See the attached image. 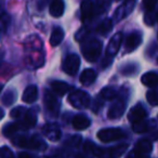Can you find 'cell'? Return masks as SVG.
Wrapping results in <instances>:
<instances>
[{"label":"cell","mask_w":158,"mask_h":158,"mask_svg":"<svg viewBox=\"0 0 158 158\" xmlns=\"http://www.w3.org/2000/svg\"><path fill=\"white\" fill-rule=\"evenodd\" d=\"M14 145H18L20 147L24 148L34 149V151H44L47 149L48 145L44 141V139L40 138L39 135H31V136H25V135H19L14 140H12Z\"/></svg>","instance_id":"6da1fadb"},{"label":"cell","mask_w":158,"mask_h":158,"mask_svg":"<svg viewBox=\"0 0 158 158\" xmlns=\"http://www.w3.org/2000/svg\"><path fill=\"white\" fill-rule=\"evenodd\" d=\"M81 52L87 61L93 63L99 59L102 52V42L98 39L88 40L81 46Z\"/></svg>","instance_id":"7a4b0ae2"},{"label":"cell","mask_w":158,"mask_h":158,"mask_svg":"<svg viewBox=\"0 0 158 158\" xmlns=\"http://www.w3.org/2000/svg\"><path fill=\"white\" fill-rule=\"evenodd\" d=\"M68 103L78 110H85L90 105V95L82 90H75L68 97Z\"/></svg>","instance_id":"3957f363"},{"label":"cell","mask_w":158,"mask_h":158,"mask_svg":"<svg viewBox=\"0 0 158 158\" xmlns=\"http://www.w3.org/2000/svg\"><path fill=\"white\" fill-rule=\"evenodd\" d=\"M125 136V131L120 128H106V129H102L98 132V139L104 143L120 140Z\"/></svg>","instance_id":"277c9868"},{"label":"cell","mask_w":158,"mask_h":158,"mask_svg":"<svg viewBox=\"0 0 158 158\" xmlns=\"http://www.w3.org/2000/svg\"><path fill=\"white\" fill-rule=\"evenodd\" d=\"M79 66H80V59L77 54H68L62 64L64 73L67 75H75L78 72Z\"/></svg>","instance_id":"5b68a950"},{"label":"cell","mask_w":158,"mask_h":158,"mask_svg":"<svg viewBox=\"0 0 158 158\" xmlns=\"http://www.w3.org/2000/svg\"><path fill=\"white\" fill-rule=\"evenodd\" d=\"M135 7V0H126L125 2L117 8V10L114 13V21L115 22H120L121 20L126 19Z\"/></svg>","instance_id":"8992f818"},{"label":"cell","mask_w":158,"mask_h":158,"mask_svg":"<svg viewBox=\"0 0 158 158\" xmlns=\"http://www.w3.org/2000/svg\"><path fill=\"white\" fill-rule=\"evenodd\" d=\"M121 41H123V33H116L110 38L107 48H106V57L113 60V57L117 54V52L120 49Z\"/></svg>","instance_id":"52a82bcc"},{"label":"cell","mask_w":158,"mask_h":158,"mask_svg":"<svg viewBox=\"0 0 158 158\" xmlns=\"http://www.w3.org/2000/svg\"><path fill=\"white\" fill-rule=\"evenodd\" d=\"M44 102L46 104V107L49 110V113L51 115H53L54 117H56L60 112V104L56 98L51 92H49V91H44Z\"/></svg>","instance_id":"ba28073f"},{"label":"cell","mask_w":158,"mask_h":158,"mask_svg":"<svg viewBox=\"0 0 158 158\" xmlns=\"http://www.w3.org/2000/svg\"><path fill=\"white\" fill-rule=\"evenodd\" d=\"M126 110V102L121 99H116L110 108L108 110L107 117L110 119H118L123 115Z\"/></svg>","instance_id":"9c48e42d"},{"label":"cell","mask_w":158,"mask_h":158,"mask_svg":"<svg viewBox=\"0 0 158 158\" xmlns=\"http://www.w3.org/2000/svg\"><path fill=\"white\" fill-rule=\"evenodd\" d=\"M42 133L46 136L48 140L56 142L61 139L62 136V131L55 123H47L42 128Z\"/></svg>","instance_id":"30bf717a"},{"label":"cell","mask_w":158,"mask_h":158,"mask_svg":"<svg viewBox=\"0 0 158 158\" xmlns=\"http://www.w3.org/2000/svg\"><path fill=\"white\" fill-rule=\"evenodd\" d=\"M147 116V113L145 110V108L143 107L141 104H136L135 106L130 110L129 114H128V119L131 121L132 123H136L143 121Z\"/></svg>","instance_id":"8fae6325"},{"label":"cell","mask_w":158,"mask_h":158,"mask_svg":"<svg viewBox=\"0 0 158 158\" xmlns=\"http://www.w3.org/2000/svg\"><path fill=\"white\" fill-rule=\"evenodd\" d=\"M142 42V36L139 33H131L127 37L125 42V52L130 53L139 48V46Z\"/></svg>","instance_id":"7c38bea8"},{"label":"cell","mask_w":158,"mask_h":158,"mask_svg":"<svg viewBox=\"0 0 158 158\" xmlns=\"http://www.w3.org/2000/svg\"><path fill=\"white\" fill-rule=\"evenodd\" d=\"M94 8H93V3L91 0H84L80 7V18H81L82 23H87L91 20L94 12Z\"/></svg>","instance_id":"4fadbf2b"},{"label":"cell","mask_w":158,"mask_h":158,"mask_svg":"<svg viewBox=\"0 0 158 158\" xmlns=\"http://www.w3.org/2000/svg\"><path fill=\"white\" fill-rule=\"evenodd\" d=\"M73 127L76 130H85L90 127L91 120L85 115H76L72 120Z\"/></svg>","instance_id":"5bb4252c"},{"label":"cell","mask_w":158,"mask_h":158,"mask_svg":"<svg viewBox=\"0 0 158 158\" xmlns=\"http://www.w3.org/2000/svg\"><path fill=\"white\" fill-rule=\"evenodd\" d=\"M95 78H97V74H95L94 70L91 69V68H87L80 74L79 81L82 86H90L95 81Z\"/></svg>","instance_id":"9a60e30c"},{"label":"cell","mask_w":158,"mask_h":158,"mask_svg":"<svg viewBox=\"0 0 158 158\" xmlns=\"http://www.w3.org/2000/svg\"><path fill=\"white\" fill-rule=\"evenodd\" d=\"M141 81L148 88H156L158 86V74L155 72L145 73L141 78Z\"/></svg>","instance_id":"2e32d148"},{"label":"cell","mask_w":158,"mask_h":158,"mask_svg":"<svg viewBox=\"0 0 158 158\" xmlns=\"http://www.w3.org/2000/svg\"><path fill=\"white\" fill-rule=\"evenodd\" d=\"M38 98V89L36 86L31 85V86H28L26 89H25L24 93H23L22 100L27 104H31L37 100Z\"/></svg>","instance_id":"e0dca14e"},{"label":"cell","mask_w":158,"mask_h":158,"mask_svg":"<svg viewBox=\"0 0 158 158\" xmlns=\"http://www.w3.org/2000/svg\"><path fill=\"white\" fill-rule=\"evenodd\" d=\"M65 5L63 0H52L50 5V14L53 18H60L63 15Z\"/></svg>","instance_id":"ac0fdd59"},{"label":"cell","mask_w":158,"mask_h":158,"mask_svg":"<svg viewBox=\"0 0 158 158\" xmlns=\"http://www.w3.org/2000/svg\"><path fill=\"white\" fill-rule=\"evenodd\" d=\"M128 144H120V145H117V146L110 147V149L105 151L106 158H118L119 156L125 153Z\"/></svg>","instance_id":"d6986e66"},{"label":"cell","mask_w":158,"mask_h":158,"mask_svg":"<svg viewBox=\"0 0 158 158\" xmlns=\"http://www.w3.org/2000/svg\"><path fill=\"white\" fill-rule=\"evenodd\" d=\"M64 39V31L61 27H55L52 31L50 37V44L51 47H57Z\"/></svg>","instance_id":"ffe728a7"},{"label":"cell","mask_w":158,"mask_h":158,"mask_svg":"<svg viewBox=\"0 0 158 158\" xmlns=\"http://www.w3.org/2000/svg\"><path fill=\"white\" fill-rule=\"evenodd\" d=\"M51 88L52 90L56 93L57 95L62 97V95L66 94L67 91L69 90V86L64 81H59V80H54L51 82Z\"/></svg>","instance_id":"44dd1931"},{"label":"cell","mask_w":158,"mask_h":158,"mask_svg":"<svg viewBox=\"0 0 158 158\" xmlns=\"http://www.w3.org/2000/svg\"><path fill=\"white\" fill-rule=\"evenodd\" d=\"M138 152H140L141 154H147L151 153L153 149V143L151 142V140L148 139H142L135 144V148Z\"/></svg>","instance_id":"7402d4cb"},{"label":"cell","mask_w":158,"mask_h":158,"mask_svg":"<svg viewBox=\"0 0 158 158\" xmlns=\"http://www.w3.org/2000/svg\"><path fill=\"white\" fill-rule=\"evenodd\" d=\"M25 126L23 125V123H10L3 127L2 132L6 136H12L13 134H15L19 130L24 129Z\"/></svg>","instance_id":"603a6c76"},{"label":"cell","mask_w":158,"mask_h":158,"mask_svg":"<svg viewBox=\"0 0 158 158\" xmlns=\"http://www.w3.org/2000/svg\"><path fill=\"white\" fill-rule=\"evenodd\" d=\"M36 123H37V114L33 110H27L24 116L23 125L25 126V128H33L36 126Z\"/></svg>","instance_id":"cb8c5ba5"},{"label":"cell","mask_w":158,"mask_h":158,"mask_svg":"<svg viewBox=\"0 0 158 158\" xmlns=\"http://www.w3.org/2000/svg\"><path fill=\"white\" fill-rule=\"evenodd\" d=\"M154 126L153 120L151 123H146V121H140V123H133V131L135 133H144V132H147L148 130H151Z\"/></svg>","instance_id":"d4e9b609"},{"label":"cell","mask_w":158,"mask_h":158,"mask_svg":"<svg viewBox=\"0 0 158 158\" xmlns=\"http://www.w3.org/2000/svg\"><path fill=\"white\" fill-rule=\"evenodd\" d=\"M85 152H86L87 154H92V155H95L98 156V157H101V156H103L104 152L103 149H101L99 146H97L95 144H93L92 142H87L85 143Z\"/></svg>","instance_id":"484cf974"},{"label":"cell","mask_w":158,"mask_h":158,"mask_svg":"<svg viewBox=\"0 0 158 158\" xmlns=\"http://www.w3.org/2000/svg\"><path fill=\"white\" fill-rule=\"evenodd\" d=\"M113 28V21L110 19H105L104 21H102L100 23V25L98 26L97 31L99 34H102V35H106L108 34Z\"/></svg>","instance_id":"4316f807"},{"label":"cell","mask_w":158,"mask_h":158,"mask_svg":"<svg viewBox=\"0 0 158 158\" xmlns=\"http://www.w3.org/2000/svg\"><path fill=\"white\" fill-rule=\"evenodd\" d=\"M15 100H16V92L13 89H9V90H7L3 93V95H2L3 105H6V106L12 105V104L15 102Z\"/></svg>","instance_id":"83f0119b"},{"label":"cell","mask_w":158,"mask_h":158,"mask_svg":"<svg viewBox=\"0 0 158 158\" xmlns=\"http://www.w3.org/2000/svg\"><path fill=\"white\" fill-rule=\"evenodd\" d=\"M100 98H101L102 100H104V101L114 100L117 98V91L113 88H110V87L104 88V89H102L101 92H100Z\"/></svg>","instance_id":"f1b7e54d"},{"label":"cell","mask_w":158,"mask_h":158,"mask_svg":"<svg viewBox=\"0 0 158 158\" xmlns=\"http://www.w3.org/2000/svg\"><path fill=\"white\" fill-rule=\"evenodd\" d=\"M146 100L152 106H158V88L149 90L146 93Z\"/></svg>","instance_id":"f546056e"},{"label":"cell","mask_w":158,"mask_h":158,"mask_svg":"<svg viewBox=\"0 0 158 158\" xmlns=\"http://www.w3.org/2000/svg\"><path fill=\"white\" fill-rule=\"evenodd\" d=\"M27 110H25L24 107H22V106H19V107H15L13 108V110L10 112V116H11V118H21V117L25 116V114H26Z\"/></svg>","instance_id":"4dcf8cb0"},{"label":"cell","mask_w":158,"mask_h":158,"mask_svg":"<svg viewBox=\"0 0 158 158\" xmlns=\"http://www.w3.org/2000/svg\"><path fill=\"white\" fill-rule=\"evenodd\" d=\"M142 2H143L144 9L146 10V11L151 12V11H153L154 8L156 7L158 0H142Z\"/></svg>","instance_id":"1f68e13d"},{"label":"cell","mask_w":158,"mask_h":158,"mask_svg":"<svg viewBox=\"0 0 158 158\" xmlns=\"http://www.w3.org/2000/svg\"><path fill=\"white\" fill-rule=\"evenodd\" d=\"M0 158H15L14 157V154L9 147L2 146L1 151H0Z\"/></svg>","instance_id":"d6a6232c"},{"label":"cell","mask_w":158,"mask_h":158,"mask_svg":"<svg viewBox=\"0 0 158 158\" xmlns=\"http://www.w3.org/2000/svg\"><path fill=\"white\" fill-rule=\"evenodd\" d=\"M135 70H136V66L135 65H127L126 67H123V74H125V75H132V74H134L135 73Z\"/></svg>","instance_id":"836d02e7"},{"label":"cell","mask_w":158,"mask_h":158,"mask_svg":"<svg viewBox=\"0 0 158 158\" xmlns=\"http://www.w3.org/2000/svg\"><path fill=\"white\" fill-rule=\"evenodd\" d=\"M126 158H143V154H141L140 152H138L136 149H133V151H131L128 154Z\"/></svg>","instance_id":"e575fe53"},{"label":"cell","mask_w":158,"mask_h":158,"mask_svg":"<svg viewBox=\"0 0 158 158\" xmlns=\"http://www.w3.org/2000/svg\"><path fill=\"white\" fill-rule=\"evenodd\" d=\"M9 16H8L7 15V14H6V13H3L2 14V27H3V31H5V29H6V26H7V25H6V23H9Z\"/></svg>","instance_id":"d590c367"},{"label":"cell","mask_w":158,"mask_h":158,"mask_svg":"<svg viewBox=\"0 0 158 158\" xmlns=\"http://www.w3.org/2000/svg\"><path fill=\"white\" fill-rule=\"evenodd\" d=\"M18 158H33L29 154L27 153H24V152H22V153H20L18 155Z\"/></svg>","instance_id":"8d00e7d4"},{"label":"cell","mask_w":158,"mask_h":158,"mask_svg":"<svg viewBox=\"0 0 158 158\" xmlns=\"http://www.w3.org/2000/svg\"><path fill=\"white\" fill-rule=\"evenodd\" d=\"M76 158H91L88 156V154L87 155H85V154H78V155L76 156Z\"/></svg>","instance_id":"74e56055"},{"label":"cell","mask_w":158,"mask_h":158,"mask_svg":"<svg viewBox=\"0 0 158 158\" xmlns=\"http://www.w3.org/2000/svg\"><path fill=\"white\" fill-rule=\"evenodd\" d=\"M156 16H157V20H158V12H157V15H156Z\"/></svg>","instance_id":"f35d334b"},{"label":"cell","mask_w":158,"mask_h":158,"mask_svg":"<svg viewBox=\"0 0 158 158\" xmlns=\"http://www.w3.org/2000/svg\"><path fill=\"white\" fill-rule=\"evenodd\" d=\"M44 158H49V157H44Z\"/></svg>","instance_id":"ab89813d"},{"label":"cell","mask_w":158,"mask_h":158,"mask_svg":"<svg viewBox=\"0 0 158 158\" xmlns=\"http://www.w3.org/2000/svg\"><path fill=\"white\" fill-rule=\"evenodd\" d=\"M157 38H158V36H157Z\"/></svg>","instance_id":"60d3db41"}]
</instances>
